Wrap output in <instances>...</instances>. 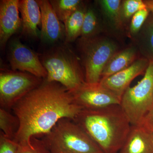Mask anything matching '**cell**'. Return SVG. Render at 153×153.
Instances as JSON below:
<instances>
[{
	"label": "cell",
	"mask_w": 153,
	"mask_h": 153,
	"mask_svg": "<svg viewBox=\"0 0 153 153\" xmlns=\"http://www.w3.org/2000/svg\"><path fill=\"white\" fill-rule=\"evenodd\" d=\"M11 109L19 122L13 140L21 146H31L33 137L49 133L62 119L74 120L82 110L66 88L45 79Z\"/></svg>",
	"instance_id": "cell-1"
},
{
	"label": "cell",
	"mask_w": 153,
	"mask_h": 153,
	"mask_svg": "<svg viewBox=\"0 0 153 153\" xmlns=\"http://www.w3.org/2000/svg\"><path fill=\"white\" fill-rule=\"evenodd\" d=\"M104 153H117L128 135L131 124L120 105L82 110L74 120Z\"/></svg>",
	"instance_id": "cell-2"
},
{
	"label": "cell",
	"mask_w": 153,
	"mask_h": 153,
	"mask_svg": "<svg viewBox=\"0 0 153 153\" xmlns=\"http://www.w3.org/2000/svg\"><path fill=\"white\" fill-rule=\"evenodd\" d=\"M50 153H104L74 120H59L41 139Z\"/></svg>",
	"instance_id": "cell-3"
},
{
	"label": "cell",
	"mask_w": 153,
	"mask_h": 153,
	"mask_svg": "<svg viewBox=\"0 0 153 153\" xmlns=\"http://www.w3.org/2000/svg\"><path fill=\"white\" fill-rule=\"evenodd\" d=\"M41 60L47 71L45 79L60 83L70 93L85 82L78 59L66 44L50 49Z\"/></svg>",
	"instance_id": "cell-4"
},
{
	"label": "cell",
	"mask_w": 153,
	"mask_h": 153,
	"mask_svg": "<svg viewBox=\"0 0 153 153\" xmlns=\"http://www.w3.org/2000/svg\"><path fill=\"white\" fill-rule=\"evenodd\" d=\"M144 76L134 87H129L120 105L131 126L140 125L153 107V60H150Z\"/></svg>",
	"instance_id": "cell-5"
},
{
	"label": "cell",
	"mask_w": 153,
	"mask_h": 153,
	"mask_svg": "<svg viewBox=\"0 0 153 153\" xmlns=\"http://www.w3.org/2000/svg\"><path fill=\"white\" fill-rule=\"evenodd\" d=\"M79 46L85 69V82L89 84L99 83L105 66L117 52V46L110 40L94 37L80 39Z\"/></svg>",
	"instance_id": "cell-6"
},
{
	"label": "cell",
	"mask_w": 153,
	"mask_h": 153,
	"mask_svg": "<svg viewBox=\"0 0 153 153\" xmlns=\"http://www.w3.org/2000/svg\"><path fill=\"white\" fill-rule=\"evenodd\" d=\"M43 81L28 72L1 69L0 73L1 108L8 110L22 97L41 85Z\"/></svg>",
	"instance_id": "cell-7"
},
{
	"label": "cell",
	"mask_w": 153,
	"mask_h": 153,
	"mask_svg": "<svg viewBox=\"0 0 153 153\" xmlns=\"http://www.w3.org/2000/svg\"><path fill=\"white\" fill-rule=\"evenodd\" d=\"M71 94L74 102L82 110H94L120 105L121 97L103 87L100 83L85 82Z\"/></svg>",
	"instance_id": "cell-8"
},
{
	"label": "cell",
	"mask_w": 153,
	"mask_h": 153,
	"mask_svg": "<svg viewBox=\"0 0 153 153\" xmlns=\"http://www.w3.org/2000/svg\"><path fill=\"white\" fill-rule=\"evenodd\" d=\"M8 53L12 70L28 72L42 79L47 78V70L38 55L19 39L11 41Z\"/></svg>",
	"instance_id": "cell-9"
},
{
	"label": "cell",
	"mask_w": 153,
	"mask_h": 153,
	"mask_svg": "<svg viewBox=\"0 0 153 153\" xmlns=\"http://www.w3.org/2000/svg\"><path fill=\"white\" fill-rule=\"evenodd\" d=\"M149 60L146 58L136 60L131 66L115 74L102 78L100 84L122 97L131 81L137 76L146 72Z\"/></svg>",
	"instance_id": "cell-10"
},
{
	"label": "cell",
	"mask_w": 153,
	"mask_h": 153,
	"mask_svg": "<svg viewBox=\"0 0 153 153\" xmlns=\"http://www.w3.org/2000/svg\"><path fill=\"white\" fill-rule=\"evenodd\" d=\"M19 0L0 2V46L3 49L10 38L22 27Z\"/></svg>",
	"instance_id": "cell-11"
},
{
	"label": "cell",
	"mask_w": 153,
	"mask_h": 153,
	"mask_svg": "<svg viewBox=\"0 0 153 153\" xmlns=\"http://www.w3.org/2000/svg\"><path fill=\"white\" fill-rule=\"evenodd\" d=\"M41 13V36L44 41L53 43L63 35V27L49 1L38 0Z\"/></svg>",
	"instance_id": "cell-12"
},
{
	"label": "cell",
	"mask_w": 153,
	"mask_h": 153,
	"mask_svg": "<svg viewBox=\"0 0 153 153\" xmlns=\"http://www.w3.org/2000/svg\"><path fill=\"white\" fill-rule=\"evenodd\" d=\"M119 153H153V133L142 125L131 126Z\"/></svg>",
	"instance_id": "cell-13"
},
{
	"label": "cell",
	"mask_w": 153,
	"mask_h": 153,
	"mask_svg": "<svg viewBox=\"0 0 153 153\" xmlns=\"http://www.w3.org/2000/svg\"><path fill=\"white\" fill-rule=\"evenodd\" d=\"M21 14L22 33L26 36L37 38L39 35L38 27L41 23V13L37 1L21 0L19 1Z\"/></svg>",
	"instance_id": "cell-14"
},
{
	"label": "cell",
	"mask_w": 153,
	"mask_h": 153,
	"mask_svg": "<svg viewBox=\"0 0 153 153\" xmlns=\"http://www.w3.org/2000/svg\"><path fill=\"white\" fill-rule=\"evenodd\" d=\"M137 50L134 47H129L117 52L113 55L105 66L102 79L126 69L135 61Z\"/></svg>",
	"instance_id": "cell-15"
},
{
	"label": "cell",
	"mask_w": 153,
	"mask_h": 153,
	"mask_svg": "<svg viewBox=\"0 0 153 153\" xmlns=\"http://www.w3.org/2000/svg\"><path fill=\"white\" fill-rule=\"evenodd\" d=\"M85 12L80 7L63 22L66 43L72 42L81 36Z\"/></svg>",
	"instance_id": "cell-16"
},
{
	"label": "cell",
	"mask_w": 153,
	"mask_h": 153,
	"mask_svg": "<svg viewBox=\"0 0 153 153\" xmlns=\"http://www.w3.org/2000/svg\"><path fill=\"white\" fill-rule=\"evenodd\" d=\"M49 1L58 19L63 22L80 7L81 3L79 0H51Z\"/></svg>",
	"instance_id": "cell-17"
},
{
	"label": "cell",
	"mask_w": 153,
	"mask_h": 153,
	"mask_svg": "<svg viewBox=\"0 0 153 153\" xmlns=\"http://www.w3.org/2000/svg\"><path fill=\"white\" fill-rule=\"evenodd\" d=\"M103 12L116 28H120L123 25L121 6L120 0H102L99 1Z\"/></svg>",
	"instance_id": "cell-18"
},
{
	"label": "cell",
	"mask_w": 153,
	"mask_h": 153,
	"mask_svg": "<svg viewBox=\"0 0 153 153\" xmlns=\"http://www.w3.org/2000/svg\"><path fill=\"white\" fill-rule=\"evenodd\" d=\"M19 127L18 118L8 110L0 108V128L6 136L14 139Z\"/></svg>",
	"instance_id": "cell-19"
},
{
	"label": "cell",
	"mask_w": 153,
	"mask_h": 153,
	"mask_svg": "<svg viewBox=\"0 0 153 153\" xmlns=\"http://www.w3.org/2000/svg\"><path fill=\"white\" fill-rule=\"evenodd\" d=\"M98 28V19L95 11L91 8L85 10L81 39L85 40L94 38Z\"/></svg>",
	"instance_id": "cell-20"
},
{
	"label": "cell",
	"mask_w": 153,
	"mask_h": 153,
	"mask_svg": "<svg viewBox=\"0 0 153 153\" xmlns=\"http://www.w3.org/2000/svg\"><path fill=\"white\" fill-rule=\"evenodd\" d=\"M147 8L144 1L141 0H126L123 1L122 11L124 17L129 19L138 11Z\"/></svg>",
	"instance_id": "cell-21"
},
{
	"label": "cell",
	"mask_w": 153,
	"mask_h": 153,
	"mask_svg": "<svg viewBox=\"0 0 153 153\" xmlns=\"http://www.w3.org/2000/svg\"><path fill=\"white\" fill-rule=\"evenodd\" d=\"M21 146L13 139L0 134V153H19Z\"/></svg>",
	"instance_id": "cell-22"
},
{
	"label": "cell",
	"mask_w": 153,
	"mask_h": 153,
	"mask_svg": "<svg viewBox=\"0 0 153 153\" xmlns=\"http://www.w3.org/2000/svg\"><path fill=\"white\" fill-rule=\"evenodd\" d=\"M149 12L147 8H146L138 11L134 14L130 25V31L132 34H136L140 31L147 19Z\"/></svg>",
	"instance_id": "cell-23"
},
{
	"label": "cell",
	"mask_w": 153,
	"mask_h": 153,
	"mask_svg": "<svg viewBox=\"0 0 153 153\" xmlns=\"http://www.w3.org/2000/svg\"><path fill=\"white\" fill-rule=\"evenodd\" d=\"M30 146H21L19 153H50L42 139L34 137Z\"/></svg>",
	"instance_id": "cell-24"
},
{
	"label": "cell",
	"mask_w": 153,
	"mask_h": 153,
	"mask_svg": "<svg viewBox=\"0 0 153 153\" xmlns=\"http://www.w3.org/2000/svg\"><path fill=\"white\" fill-rule=\"evenodd\" d=\"M148 22L145 33V47L149 60H153V16Z\"/></svg>",
	"instance_id": "cell-25"
},
{
	"label": "cell",
	"mask_w": 153,
	"mask_h": 153,
	"mask_svg": "<svg viewBox=\"0 0 153 153\" xmlns=\"http://www.w3.org/2000/svg\"><path fill=\"white\" fill-rule=\"evenodd\" d=\"M141 125L153 133V107L145 117Z\"/></svg>",
	"instance_id": "cell-26"
},
{
	"label": "cell",
	"mask_w": 153,
	"mask_h": 153,
	"mask_svg": "<svg viewBox=\"0 0 153 153\" xmlns=\"http://www.w3.org/2000/svg\"><path fill=\"white\" fill-rule=\"evenodd\" d=\"M144 1L146 4L147 8L153 13V0H146Z\"/></svg>",
	"instance_id": "cell-27"
}]
</instances>
